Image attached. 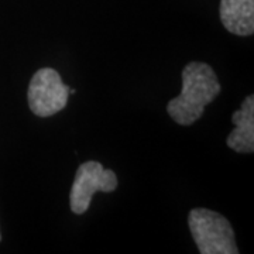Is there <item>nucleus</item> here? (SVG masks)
<instances>
[{
    "label": "nucleus",
    "mask_w": 254,
    "mask_h": 254,
    "mask_svg": "<svg viewBox=\"0 0 254 254\" xmlns=\"http://www.w3.org/2000/svg\"><path fill=\"white\" fill-rule=\"evenodd\" d=\"M118 188V177L113 170H105L98 161H86L79 165L73 180L69 205L75 215L85 213L95 192H113Z\"/></svg>",
    "instance_id": "20e7f679"
},
{
    "label": "nucleus",
    "mask_w": 254,
    "mask_h": 254,
    "mask_svg": "<svg viewBox=\"0 0 254 254\" xmlns=\"http://www.w3.org/2000/svg\"><path fill=\"white\" fill-rule=\"evenodd\" d=\"M235 130L227 136V145L237 153L252 154L254 151V96L249 95L242 108L232 116Z\"/></svg>",
    "instance_id": "39448f33"
},
{
    "label": "nucleus",
    "mask_w": 254,
    "mask_h": 254,
    "mask_svg": "<svg viewBox=\"0 0 254 254\" xmlns=\"http://www.w3.org/2000/svg\"><path fill=\"white\" fill-rule=\"evenodd\" d=\"M69 88L61 75L53 68L38 69L28 86L27 99L30 110L38 118H48L61 112L68 103Z\"/></svg>",
    "instance_id": "7ed1b4c3"
},
{
    "label": "nucleus",
    "mask_w": 254,
    "mask_h": 254,
    "mask_svg": "<svg viewBox=\"0 0 254 254\" xmlns=\"http://www.w3.org/2000/svg\"><path fill=\"white\" fill-rule=\"evenodd\" d=\"M220 93V83L212 66L203 63H190L182 71V91L167 105L174 122L190 126L203 115V110Z\"/></svg>",
    "instance_id": "f257e3e1"
},
{
    "label": "nucleus",
    "mask_w": 254,
    "mask_h": 254,
    "mask_svg": "<svg viewBox=\"0 0 254 254\" xmlns=\"http://www.w3.org/2000/svg\"><path fill=\"white\" fill-rule=\"evenodd\" d=\"M188 225L200 254H239L233 227L218 212L205 208L192 209Z\"/></svg>",
    "instance_id": "f03ea898"
},
{
    "label": "nucleus",
    "mask_w": 254,
    "mask_h": 254,
    "mask_svg": "<svg viewBox=\"0 0 254 254\" xmlns=\"http://www.w3.org/2000/svg\"><path fill=\"white\" fill-rule=\"evenodd\" d=\"M220 20L232 34L247 37L254 33V0H220Z\"/></svg>",
    "instance_id": "423d86ee"
},
{
    "label": "nucleus",
    "mask_w": 254,
    "mask_h": 254,
    "mask_svg": "<svg viewBox=\"0 0 254 254\" xmlns=\"http://www.w3.org/2000/svg\"><path fill=\"white\" fill-rule=\"evenodd\" d=\"M0 240H1V235H0Z\"/></svg>",
    "instance_id": "6e6552de"
},
{
    "label": "nucleus",
    "mask_w": 254,
    "mask_h": 254,
    "mask_svg": "<svg viewBox=\"0 0 254 254\" xmlns=\"http://www.w3.org/2000/svg\"><path fill=\"white\" fill-rule=\"evenodd\" d=\"M73 93H75V89H72V88H71V89H69V95H73Z\"/></svg>",
    "instance_id": "0eeeda50"
}]
</instances>
